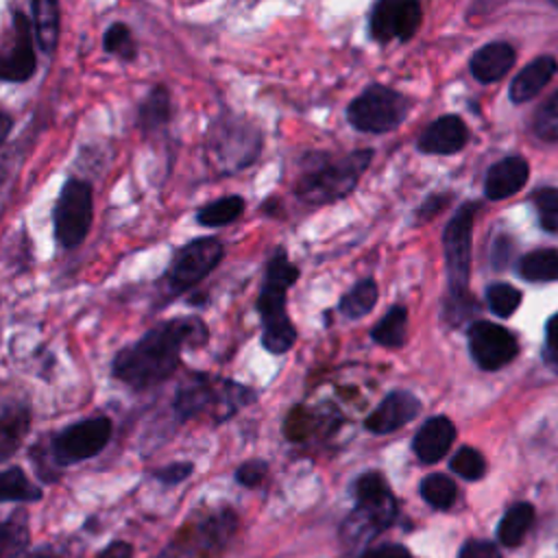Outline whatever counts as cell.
<instances>
[{
    "instance_id": "cell-28",
    "label": "cell",
    "mask_w": 558,
    "mask_h": 558,
    "mask_svg": "<svg viewBox=\"0 0 558 558\" xmlns=\"http://www.w3.org/2000/svg\"><path fill=\"white\" fill-rule=\"evenodd\" d=\"M242 209H244V201L240 196H225L205 205L196 218L205 227H222L233 222L242 214Z\"/></svg>"
},
{
    "instance_id": "cell-29",
    "label": "cell",
    "mask_w": 558,
    "mask_h": 558,
    "mask_svg": "<svg viewBox=\"0 0 558 558\" xmlns=\"http://www.w3.org/2000/svg\"><path fill=\"white\" fill-rule=\"evenodd\" d=\"M294 338H296V331L288 318V314H281V316H275V318H268L264 320V336H262V342L264 347L270 351V353H283L288 351L292 344H294Z\"/></svg>"
},
{
    "instance_id": "cell-44",
    "label": "cell",
    "mask_w": 558,
    "mask_h": 558,
    "mask_svg": "<svg viewBox=\"0 0 558 558\" xmlns=\"http://www.w3.org/2000/svg\"><path fill=\"white\" fill-rule=\"evenodd\" d=\"M9 129H11V120H9V116H4V113L0 111V144H2V140L7 137Z\"/></svg>"
},
{
    "instance_id": "cell-24",
    "label": "cell",
    "mask_w": 558,
    "mask_h": 558,
    "mask_svg": "<svg viewBox=\"0 0 558 558\" xmlns=\"http://www.w3.org/2000/svg\"><path fill=\"white\" fill-rule=\"evenodd\" d=\"M532 521H534V508L530 504L523 501V504L512 506L504 514V519L499 521V527H497V536H499L501 545L517 547L523 541V536L527 534Z\"/></svg>"
},
{
    "instance_id": "cell-27",
    "label": "cell",
    "mask_w": 558,
    "mask_h": 558,
    "mask_svg": "<svg viewBox=\"0 0 558 558\" xmlns=\"http://www.w3.org/2000/svg\"><path fill=\"white\" fill-rule=\"evenodd\" d=\"M408 312L403 307H392L373 329V340L384 347H401L405 340Z\"/></svg>"
},
{
    "instance_id": "cell-5",
    "label": "cell",
    "mask_w": 558,
    "mask_h": 558,
    "mask_svg": "<svg viewBox=\"0 0 558 558\" xmlns=\"http://www.w3.org/2000/svg\"><path fill=\"white\" fill-rule=\"evenodd\" d=\"M408 100L384 85H371L347 109L349 122L357 131L384 133L401 124L408 113Z\"/></svg>"
},
{
    "instance_id": "cell-8",
    "label": "cell",
    "mask_w": 558,
    "mask_h": 558,
    "mask_svg": "<svg viewBox=\"0 0 558 558\" xmlns=\"http://www.w3.org/2000/svg\"><path fill=\"white\" fill-rule=\"evenodd\" d=\"M54 235L65 248L78 246L92 225V187L85 181L70 179L54 205Z\"/></svg>"
},
{
    "instance_id": "cell-31",
    "label": "cell",
    "mask_w": 558,
    "mask_h": 558,
    "mask_svg": "<svg viewBox=\"0 0 558 558\" xmlns=\"http://www.w3.org/2000/svg\"><path fill=\"white\" fill-rule=\"evenodd\" d=\"M28 545V525L22 517L0 521V558H13Z\"/></svg>"
},
{
    "instance_id": "cell-41",
    "label": "cell",
    "mask_w": 558,
    "mask_h": 558,
    "mask_svg": "<svg viewBox=\"0 0 558 558\" xmlns=\"http://www.w3.org/2000/svg\"><path fill=\"white\" fill-rule=\"evenodd\" d=\"M545 336H547V347H549V357L547 360L558 368V314H554L547 320Z\"/></svg>"
},
{
    "instance_id": "cell-19",
    "label": "cell",
    "mask_w": 558,
    "mask_h": 558,
    "mask_svg": "<svg viewBox=\"0 0 558 558\" xmlns=\"http://www.w3.org/2000/svg\"><path fill=\"white\" fill-rule=\"evenodd\" d=\"M514 50L506 41H493L475 50L471 57V72L482 83L499 81L514 65Z\"/></svg>"
},
{
    "instance_id": "cell-20",
    "label": "cell",
    "mask_w": 558,
    "mask_h": 558,
    "mask_svg": "<svg viewBox=\"0 0 558 558\" xmlns=\"http://www.w3.org/2000/svg\"><path fill=\"white\" fill-rule=\"evenodd\" d=\"M355 499H357L360 508L371 510L373 514H377L388 525L395 519V510H397L395 499L390 495V488H388L386 480L379 473H364L362 477H357Z\"/></svg>"
},
{
    "instance_id": "cell-30",
    "label": "cell",
    "mask_w": 558,
    "mask_h": 558,
    "mask_svg": "<svg viewBox=\"0 0 558 558\" xmlns=\"http://www.w3.org/2000/svg\"><path fill=\"white\" fill-rule=\"evenodd\" d=\"M456 493L458 490H456L453 480H449L442 473H432V475L423 477V482H421V497L432 508H438V510L449 508L456 501Z\"/></svg>"
},
{
    "instance_id": "cell-34",
    "label": "cell",
    "mask_w": 558,
    "mask_h": 558,
    "mask_svg": "<svg viewBox=\"0 0 558 558\" xmlns=\"http://www.w3.org/2000/svg\"><path fill=\"white\" fill-rule=\"evenodd\" d=\"M541 227L545 231H558V187H541L534 194Z\"/></svg>"
},
{
    "instance_id": "cell-22",
    "label": "cell",
    "mask_w": 558,
    "mask_h": 558,
    "mask_svg": "<svg viewBox=\"0 0 558 558\" xmlns=\"http://www.w3.org/2000/svg\"><path fill=\"white\" fill-rule=\"evenodd\" d=\"M33 2V31L44 52H52L59 39V7L57 0H31Z\"/></svg>"
},
{
    "instance_id": "cell-42",
    "label": "cell",
    "mask_w": 558,
    "mask_h": 558,
    "mask_svg": "<svg viewBox=\"0 0 558 558\" xmlns=\"http://www.w3.org/2000/svg\"><path fill=\"white\" fill-rule=\"evenodd\" d=\"M362 558H410V551L403 545H381L368 549Z\"/></svg>"
},
{
    "instance_id": "cell-13",
    "label": "cell",
    "mask_w": 558,
    "mask_h": 558,
    "mask_svg": "<svg viewBox=\"0 0 558 558\" xmlns=\"http://www.w3.org/2000/svg\"><path fill=\"white\" fill-rule=\"evenodd\" d=\"M33 72V26L22 13H15L11 39L4 46H0V81H26Z\"/></svg>"
},
{
    "instance_id": "cell-12",
    "label": "cell",
    "mask_w": 558,
    "mask_h": 558,
    "mask_svg": "<svg viewBox=\"0 0 558 558\" xmlns=\"http://www.w3.org/2000/svg\"><path fill=\"white\" fill-rule=\"evenodd\" d=\"M421 24L418 0H377L371 15V33L379 41L410 39Z\"/></svg>"
},
{
    "instance_id": "cell-7",
    "label": "cell",
    "mask_w": 558,
    "mask_h": 558,
    "mask_svg": "<svg viewBox=\"0 0 558 558\" xmlns=\"http://www.w3.org/2000/svg\"><path fill=\"white\" fill-rule=\"evenodd\" d=\"M111 438V421L107 416H94L68 425L50 442V458L57 466L76 464L105 449Z\"/></svg>"
},
{
    "instance_id": "cell-45",
    "label": "cell",
    "mask_w": 558,
    "mask_h": 558,
    "mask_svg": "<svg viewBox=\"0 0 558 558\" xmlns=\"http://www.w3.org/2000/svg\"><path fill=\"white\" fill-rule=\"evenodd\" d=\"M554 2H556V4H558V0H554Z\"/></svg>"
},
{
    "instance_id": "cell-2",
    "label": "cell",
    "mask_w": 558,
    "mask_h": 558,
    "mask_svg": "<svg viewBox=\"0 0 558 558\" xmlns=\"http://www.w3.org/2000/svg\"><path fill=\"white\" fill-rule=\"evenodd\" d=\"M248 399V390L240 384L216 379L209 375H194L187 384L179 388L172 405L181 418L209 414L214 421H222Z\"/></svg>"
},
{
    "instance_id": "cell-26",
    "label": "cell",
    "mask_w": 558,
    "mask_h": 558,
    "mask_svg": "<svg viewBox=\"0 0 558 558\" xmlns=\"http://www.w3.org/2000/svg\"><path fill=\"white\" fill-rule=\"evenodd\" d=\"M377 301V286L371 279H364L355 283L342 299H340V312L347 318H362L366 316Z\"/></svg>"
},
{
    "instance_id": "cell-10",
    "label": "cell",
    "mask_w": 558,
    "mask_h": 558,
    "mask_svg": "<svg viewBox=\"0 0 558 558\" xmlns=\"http://www.w3.org/2000/svg\"><path fill=\"white\" fill-rule=\"evenodd\" d=\"M222 259V244L214 238H201L185 244L168 268V288L172 292L187 290L207 277Z\"/></svg>"
},
{
    "instance_id": "cell-39",
    "label": "cell",
    "mask_w": 558,
    "mask_h": 558,
    "mask_svg": "<svg viewBox=\"0 0 558 558\" xmlns=\"http://www.w3.org/2000/svg\"><path fill=\"white\" fill-rule=\"evenodd\" d=\"M268 473V466L266 462H259V460H251V462H244L242 466H238L235 471V480L244 486H257Z\"/></svg>"
},
{
    "instance_id": "cell-33",
    "label": "cell",
    "mask_w": 558,
    "mask_h": 558,
    "mask_svg": "<svg viewBox=\"0 0 558 558\" xmlns=\"http://www.w3.org/2000/svg\"><path fill=\"white\" fill-rule=\"evenodd\" d=\"M168 94L161 89V87H155L148 98L142 102L140 107V124L144 129H150V126H159L166 122L168 118Z\"/></svg>"
},
{
    "instance_id": "cell-14",
    "label": "cell",
    "mask_w": 558,
    "mask_h": 558,
    "mask_svg": "<svg viewBox=\"0 0 558 558\" xmlns=\"http://www.w3.org/2000/svg\"><path fill=\"white\" fill-rule=\"evenodd\" d=\"M418 410H421V403L412 392H405V390L390 392L366 418V429L375 434L395 432L401 425L410 423L418 414Z\"/></svg>"
},
{
    "instance_id": "cell-32",
    "label": "cell",
    "mask_w": 558,
    "mask_h": 558,
    "mask_svg": "<svg viewBox=\"0 0 558 558\" xmlns=\"http://www.w3.org/2000/svg\"><path fill=\"white\" fill-rule=\"evenodd\" d=\"M486 301L490 305V310L501 316L508 318L521 303V292L517 288H512L510 283H493L486 290Z\"/></svg>"
},
{
    "instance_id": "cell-9",
    "label": "cell",
    "mask_w": 558,
    "mask_h": 558,
    "mask_svg": "<svg viewBox=\"0 0 558 558\" xmlns=\"http://www.w3.org/2000/svg\"><path fill=\"white\" fill-rule=\"evenodd\" d=\"M235 527V519L229 510L216 512L196 525L192 530H181V534L157 556V558H201L209 551H216L225 545V541L231 536Z\"/></svg>"
},
{
    "instance_id": "cell-18",
    "label": "cell",
    "mask_w": 558,
    "mask_h": 558,
    "mask_svg": "<svg viewBox=\"0 0 558 558\" xmlns=\"http://www.w3.org/2000/svg\"><path fill=\"white\" fill-rule=\"evenodd\" d=\"M31 427V410L20 401H0V462L11 458Z\"/></svg>"
},
{
    "instance_id": "cell-6",
    "label": "cell",
    "mask_w": 558,
    "mask_h": 558,
    "mask_svg": "<svg viewBox=\"0 0 558 558\" xmlns=\"http://www.w3.org/2000/svg\"><path fill=\"white\" fill-rule=\"evenodd\" d=\"M475 205L469 203L456 211L442 233L447 283L451 299H464L471 270V231H473Z\"/></svg>"
},
{
    "instance_id": "cell-21",
    "label": "cell",
    "mask_w": 558,
    "mask_h": 558,
    "mask_svg": "<svg viewBox=\"0 0 558 558\" xmlns=\"http://www.w3.org/2000/svg\"><path fill=\"white\" fill-rule=\"evenodd\" d=\"M556 70H558V63L554 57H538L532 63H527L510 83L512 102L521 105L534 98L554 78Z\"/></svg>"
},
{
    "instance_id": "cell-37",
    "label": "cell",
    "mask_w": 558,
    "mask_h": 558,
    "mask_svg": "<svg viewBox=\"0 0 558 558\" xmlns=\"http://www.w3.org/2000/svg\"><path fill=\"white\" fill-rule=\"evenodd\" d=\"M534 131L547 142H558V94H554L534 118Z\"/></svg>"
},
{
    "instance_id": "cell-36",
    "label": "cell",
    "mask_w": 558,
    "mask_h": 558,
    "mask_svg": "<svg viewBox=\"0 0 558 558\" xmlns=\"http://www.w3.org/2000/svg\"><path fill=\"white\" fill-rule=\"evenodd\" d=\"M451 469L462 475L464 480H480L486 471V462L480 451L473 447H462L453 458H451Z\"/></svg>"
},
{
    "instance_id": "cell-17",
    "label": "cell",
    "mask_w": 558,
    "mask_h": 558,
    "mask_svg": "<svg viewBox=\"0 0 558 558\" xmlns=\"http://www.w3.org/2000/svg\"><path fill=\"white\" fill-rule=\"evenodd\" d=\"M456 438V427L447 416H434L421 425L414 436V453L432 464L438 462L451 447Z\"/></svg>"
},
{
    "instance_id": "cell-25",
    "label": "cell",
    "mask_w": 558,
    "mask_h": 558,
    "mask_svg": "<svg viewBox=\"0 0 558 558\" xmlns=\"http://www.w3.org/2000/svg\"><path fill=\"white\" fill-rule=\"evenodd\" d=\"M41 490L20 466L0 471V501H37Z\"/></svg>"
},
{
    "instance_id": "cell-35",
    "label": "cell",
    "mask_w": 558,
    "mask_h": 558,
    "mask_svg": "<svg viewBox=\"0 0 558 558\" xmlns=\"http://www.w3.org/2000/svg\"><path fill=\"white\" fill-rule=\"evenodd\" d=\"M102 46L107 52L118 54L122 59H133L135 57V41L131 37V31L124 24H111L105 31Z\"/></svg>"
},
{
    "instance_id": "cell-23",
    "label": "cell",
    "mask_w": 558,
    "mask_h": 558,
    "mask_svg": "<svg viewBox=\"0 0 558 558\" xmlns=\"http://www.w3.org/2000/svg\"><path fill=\"white\" fill-rule=\"evenodd\" d=\"M519 275L525 281L558 279V248H538L519 259Z\"/></svg>"
},
{
    "instance_id": "cell-38",
    "label": "cell",
    "mask_w": 558,
    "mask_h": 558,
    "mask_svg": "<svg viewBox=\"0 0 558 558\" xmlns=\"http://www.w3.org/2000/svg\"><path fill=\"white\" fill-rule=\"evenodd\" d=\"M192 471H194L192 462H172V464H166V466L157 469L153 475H155L157 482H161L166 486H172V484L183 482Z\"/></svg>"
},
{
    "instance_id": "cell-1",
    "label": "cell",
    "mask_w": 558,
    "mask_h": 558,
    "mask_svg": "<svg viewBox=\"0 0 558 558\" xmlns=\"http://www.w3.org/2000/svg\"><path fill=\"white\" fill-rule=\"evenodd\" d=\"M205 338L207 329L198 318L166 320L118 351L111 371L135 390L153 388L174 373L185 344H201Z\"/></svg>"
},
{
    "instance_id": "cell-40",
    "label": "cell",
    "mask_w": 558,
    "mask_h": 558,
    "mask_svg": "<svg viewBox=\"0 0 558 558\" xmlns=\"http://www.w3.org/2000/svg\"><path fill=\"white\" fill-rule=\"evenodd\" d=\"M458 558H501V554L490 541H466Z\"/></svg>"
},
{
    "instance_id": "cell-43",
    "label": "cell",
    "mask_w": 558,
    "mask_h": 558,
    "mask_svg": "<svg viewBox=\"0 0 558 558\" xmlns=\"http://www.w3.org/2000/svg\"><path fill=\"white\" fill-rule=\"evenodd\" d=\"M131 556H133V547L124 541H113L98 554V558H131Z\"/></svg>"
},
{
    "instance_id": "cell-3",
    "label": "cell",
    "mask_w": 558,
    "mask_h": 558,
    "mask_svg": "<svg viewBox=\"0 0 558 558\" xmlns=\"http://www.w3.org/2000/svg\"><path fill=\"white\" fill-rule=\"evenodd\" d=\"M368 161H371V150H355L344 155L342 159L320 163L318 168L301 174L296 183V194L303 201L314 205L331 203L355 187Z\"/></svg>"
},
{
    "instance_id": "cell-4",
    "label": "cell",
    "mask_w": 558,
    "mask_h": 558,
    "mask_svg": "<svg viewBox=\"0 0 558 558\" xmlns=\"http://www.w3.org/2000/svg\"><path fill=\"white\" fill-rule=\"evenodd\" d=\"M259 150V133L246 120H220L207 135V159L218 172L248 166Z\"/></svg>"
},
{
    "instance_id": "cell-11",
    "label": "cell",
    "mask_w": 558,
    "mask_h": 558,
    "mask_svg": "<svg viewBox=\"0 0 558 558\" xmlns=\"http://www.w3.org/2000/svg\"><path fill=\"white\" fill-rule=\"evenodd\" d=\"M469 349L477 366L497 371L517 355L519 344L506 327L490 320H477L469 327Z\"/></svg>"
},
{
    "instance_id": "cell-15",
    "label": "cell",
    "mask_w": 558,
    "mask_h": 558,
    "mask_svg": "<svg viewBox=\"0 0 558 558\" xmlns=\"http://www.w3.org/2000/svg\"><path fill=\"white\" fill-rule=\"evenodd\" d=\"M469 131L458 116H442L434 120L418 137V148L429 155H451L466 144Z\"/></svg>"
},
{
    "instance_id": "cell-16",
    "label": "cell",
    "mask_w": 558,
    "mask_h": 558,
    "mask_svg": "<svg viewBox=\"0 0 558 558\" xmlns=\"http://www.w3.org/2000/svg\"><path fill=\"white\" fill-rule=\"evenodd\" d=\"M527 161L523 157H506L490 166L486 181H484V192L490 201H501L512 194H517L525 181H527Z\"/></svg>"
}]
</instances>
